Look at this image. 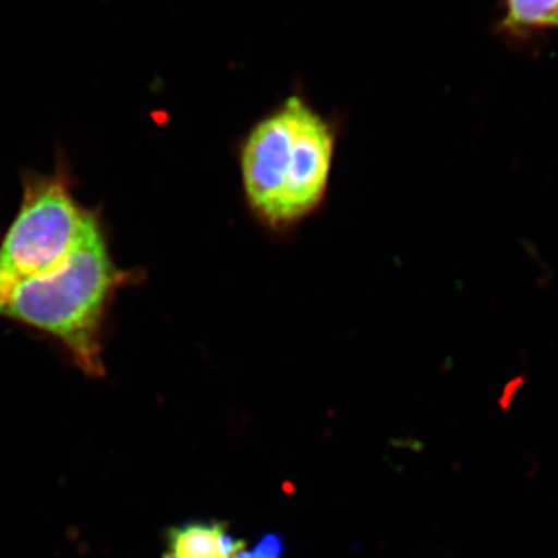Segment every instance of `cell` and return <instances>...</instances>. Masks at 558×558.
I'll return each mask as SVG.
<instances>
[{
    "label": "cell",
    "instance_id": "obj_1",
    "mask_svg": "<svg viewBox=\"0 0 558 558\" xmlns=\"http://www.w3.org/2000/svg\"><path fill=\"white\" fill-rule=\"evenodd\" d=\"M126 278L110 255L98 218L62 266L11 289L0 303V317L49 333L83 373L100 377L105 373L102 326Z\"/></svg>",
    "mask_w": 558,
    "mask_h": 558
},
{
    "label": "cell",
    "instance_id": "obj_2",
    "mask_svg": "<svg viewBox=\"0 0 558 558\" xmlns=\"http://www.w3.org/2000/svg\"><path fill=\"white\" fill-rule=\"evenodd\" d=\"M336 135L303 98L288 101L250 131L241 150V174L250 207L286 226L317 208L332 170Z\"/></svg>",
    "mask_w": 558,
    "mask_h": 558
},
{
    "label": "cell",
    "instance_id": "obj_3",
    "mask_svg": "<svg viewBox=\"0 0 558 558\" xmlns=\"http://www.w3.org/2000/svg\"><path fill=\"white\" fill-rule=\"evenodd\" d=\"M97 219L73 196L64 165L25 174L21 207L0 244V303L20 282L62 266Z\"/></svg>",
    "mask_w": 558,
    "mask_h": 558
},
{
    "label": "cell",
    "instance_id": "obj_4",
    "mask_svg": "<svg viewBox=\"0 0 558 558\" xmlns=\"http://www.w3.org/2000/svg\"><path fill=\"white\" fill-rule=\"evenodd\" d=\"M244 546L222 521H189L168 531L161 558H236Z\"/></svg>",
    "mask_w": 558,
    "mask_h": 558
},
{
    "label": "cell",
    "instance_id": "obj_5",
    "mask_svg": "<svg viewBox=\"0 0 558 558\" xmlns=\"http://www.w3.org/2000/svg\"><path fill=\"white\" fill-rule=\"evenodd\" d=\"M558 28V0H505L498 31L510 38Z\"/></svg>",
    "mask_w": 558,
    "mask_h": 558
},
{
    "label": "cell",
    "instance_id": "obj_6",
    "mask_svg": "<svg viewBox=\"0 0 558 558\" xmlns=\"http://www.w3.org/2000/svg\"><path fill=\"white\" fill-rule=\"evenodd\" d=\"M284 553V539L278 534H266L252 548L244 546L236 558H282Z\"/></svg>",
    "mask_w": 558,
    "mask_h": 558
}]
</instances>
